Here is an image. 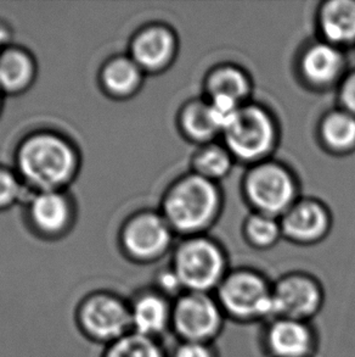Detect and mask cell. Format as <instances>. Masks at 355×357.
<instances>
[{
  "instance_id": "obj_1",
  "label": "cell",
  "mask_w": 355,
  "mask_h": 357,
  "mask_svg": "<svg viewBox=\"0 0 355 357\" xmlns=\"http://www.w3.org/2000/svg\"><path fill=\"white\" fill-rule=\"evenodd\" d=\"M19 165L24 178L44 192H52L72 177L76 156L56 135H34L19 150Z\"/></svg>"
},
{
  "instance_id": "obj_2",
  "label": "cell",
  "mask_w": 355,
  "mask_h": 357,
  "mask_svg": "<svg viewBox=\"0 0 355 357\" xmlns=\"http://www.w3.org/2000/svg\"><path fill=\"white\" fill-rule=\"evenodd\" d=\"M214 293L224 314L236 322L273 319V285L255 271L226 273Z\"/></svg>"
},
{
  "instance_id": "obj_3",
  "label": "cell",
  "mask_w": 355,
  "mask_h": 357,
  "mask_svg": "<svg viewBox=\"0 0 355 357\" xmlns=\"http://www.w3.org/2000/svg\"><path fill=\"white\" fill-rule=\"evenodd\" d=\"M219 206V195L210 179L200 174L182 179L166 200L169 223L182 232H196L211 222Z\"/></svg>"
},
{
  "instance_id": "obj_4",
  "label": "cell",
  "mask_w": 355,
  "mask_h": 357,
  "mask_svg": "<svg viewBox=\"0 0 355 357\" xmlns=\"http://www.w3.org/2000/svg\"><path fill=\"white\" fill-rule=\"evenodd\" d=\"M226 319L216 295L184 291L173 300L171 331L179 342L213 344L224 328Z\"/></svg>"
},
{
  "instance_id": "obj_5",
  "label": "cell",
  "mask_w": 355,
  "mask_h": 357,
  "mask_svg": "<svg viewBox=\"0 0 355 357\" xmlns=\"http://www.w3.org/2000/svg\"><path fill=\"white\" fill-rule=\"evenodd\" d=\"M172 268L184 291L213 293L226 275V257L214 243L192 239L178 249Z\"/></svg>"
},
{
  "instance_id": "obj_6",
  "label": "cell",
  "mask_w": 355,
  "mask_h": 357,
  "mask_svg": "<svg viewBox=\"0 0 355 357\" xmlns=\"http://www.w3.org/2000/svg\"><path fill=\"white\" fill-rule=\"evenodd\" d=\"M273 319L312 322L325 301L322 287L306 273H290L273 284Z\"/></svg>"
},
{
  "instance_id": "obj_7",
  "label": "cell",
  "mask_w": 355,
  "mask_h": 357,
  "mask_svg": "<svg viewBox=\"0 0 355 357\" xmlns=\"http://www.w3.org/2000/svg\"><path fill=\"white\" fill-rule=\"evenodd\" d=\"M226 144L236 156L253 160L268 153L273 145V122L260 107H240L224 130Z\"/></svg>"
},
{
  "instance_id": "obj_8",
  "label": "cell",
  "mask_w": 355,
  "mask_h": 357,
  "mask_svg": "<svg viewBox=\"0 0 355 357\" xmlns=\"http://www.w3.org/2000/svg\"><path fill=\"white\" fill-rule=\"evenodd\" d=\"M247 195L268 216L283 213L293 202L296 188L286 169L278 165H262L247 177Z\"/></svg>"
},
{
  "instance_id": "obj_9",
  "label": "cell",
  "mask_w": 355,
  "mask_h": 357,
  "mask_svg": "<svg viewBox=\"0 0 355 357\" xmlns=\"http://www.w3.org/2000/svg\"><path fill=\"white\" fill-rule=\"evenodd\" d=\"M81 322L93 338L113 343L132 331L130 307L115 296L94 295L83 303Z\"/></svg>"
},
{
  "instance_id": "obj_10",
  "label": "cell",
  "mask_w": 355,
  "mask_h": 357,
  "mask_svg": "<svg viewBox=\"0 0 355 357\" xmlns=\"http://www.w3.org/2000/svg\"><path fill=\"white\" fill-rule=\"evenodd\" d=\"M263 343L271 357H313L317 332L308 321L276 317L267 322Z\"/></svg>"
},
{
  "instance_id": "obj_11",
  "label": "cell",
  "mask_w": 355,
  "mask_h": 357,
  "mask_svg": "<svg viewBox=\"0 0 355 357\" xmlns=\"http://www.w3.org/2000/svg\"><path fill=\"white\" fill-rule=\"evenodd\" d=\"M129 307L132 331L135 333L159 339L172 328L173 300L159 290L140 294Z\"/></svg>"
},
{
  "instance_id": "obj_12",
  "label": "cell",
  "mask_w": 355,
  "mask_h": 357,
  "mask_svg": "<svg viewBox=\"0 0 355 357\" xmlns=\"http://www.w3.org/2000/svg\"><path fill=\"white\" fill-rule=\"evenodd\" d=\"M123 241L132 255L149 260L161 255L171 241L167 223L155 215H141L125 228Z\"/></svg>"
},
{
  "instance_id": "obj_13",
  "label": "cell",
  "mask_w": 355,
  "mask_h": 357,
  "mask_svg": "<svg viewBox=\"0 0 355 357\" xmlns=\"http://www.w3.org/2000/svg\"><path fill=\"white\" fill-rule=\"evenodd\" d=\"M329 225L325 208L312 202L293 206L285 215L283 229L288 237L298 241H313L322 237Z\"/></svg>"
},
{
  "instance_id": "obj_14",
  "label": "cell",
  "mask_w": 355,
  "mask_h": 357,
  "mask_svg": "<svg viewBox=\"0 0 355 357\" xmlns=\"http://www.w3.org/2000/svg\"><path fill=\"white\" fill-rule=\"evenodd\" d=\"M173 50L174 38L168 29H145L133 43V61L140 68L157 70L168 63Z\"/></svg>"
},
{
  "instance_id": "obj_15",
  "label": "cell",
  "mask_w": 355,
  "mask_h": 357,
  "mask_svg": "<svg viewBox=\"0 0 355 357\" xmlns=\"http://www.w3.org/2000/svg\"><path fill=\"white\" fill-rule=\"evenodd\" d=\"M322 27L331 42L347 43L355 39V1L335 0L322 11Z\"/></svg>"
},
{
  "instance_id": "obj_16",
  "label": "cell",
  "mask_w": 355,
  "mask_h": 357,
  "mask_svg": "<svg viewBox=\"0 0 355 357\" xmlns=\"http://www.w3.org/2000/svg\"><path fill=\"white\" fill-rule=\"evenodd\" d=\"M342 56L329 44H317L308 50L302 60L306 77L317 84L332 82L341 71Z\"/></svg>"
},
{
  "instance_id": "obj_17",
  "label": "cell",
  "mask_w": 355,
  "mask_h": 357,
  "mask_svg": "<svg viewBox=\"0 0 355 357\" xmlns=\"http://www.w3.org/2000/svg\"><path fill=\"white\" fill-rule=\"evenodd\" d=\"M31 215L37 227L47 233L58 232L68 222L70 208L65 199L54 192H44L34 199Z\"/></svg>"
},
{
  "instance_id": "obj_18",
  "label": "cell",
  "mask_w": 355,
  "mask_h": 357,
  "mask_svg": "<svg viewBox=\"0 0 355 357\" xmlns=\"http://www.w3.org/2000/svg\"><path fill=\"white\" fill-rule=\"evenodd\" d=\"M33 76V63L19 50H9L0 55V87L16 92L29 84Z\"/></svg>"
},
{
  "instance_id": "obj_19",
  "label": "cell",
  "mask_w": 355,
  "mask_h": 357,
  "mask_svg": "<svg viewBox=\"0 0 355 357\" xmlns=\"http://www.w3.org/2000/svg\"><path fill=\"white\" fill-rule=\"evenodd\" d=\"M250 91L248 79L234 68H224L212 75L208 81V92L211 98H226L240 102Z\"/></svg>"
},
{
  "instance_id": "obj_20",
  "label": "cell",
  "mask_w": 355,
  "mask_h": 357,
  "mask_svg": "<svg viewBox=\"0 0 355 357\" xmlns=\"http://www.w3.org/2000/svg\"><path fill=\"white\" fill-rule=\"evenodd\" d=\"M105 357H167L159 339L145 337L130 331L111 344Z\"/></svg>"
},
{
  "instance_id": "obj_21",
  "label": "cell",
  "mask_w": 355,
  "mask_h": 357,
  "mask_svg": "<svg viewBox=\"0 0 355 357\" xmlns=\"http://www.w3.org/2000/svg\"><path fill=\"white\" fill-rule=\"evenodd\" d=\"M106 88L117 96L133 92L140 82V68L127 59H117L106 66L104 75Z\"/></svg>"
},
{
  "instance_id": "obj_22",
  "label": "cell",
  "mask_w": 355,
  "mask_h": 357,
  "mask_svg": "<svg viewBox=\"0 0 355 357\" xmlns=\"http://www.w3.org/2000/svg\"><path fill=\"white\" fill-rule=\"evenodd\" d=\"M322 132L329 146L348 149L355 144V117L345 112L332 114L324 122Z\"/></svg>"
},
{
  "instance_id": "obj_23",
  "label": "cell",
  "mask_w": 355,
  "mask_h": 357,
  "mask_svg": "<svg viewBox=\"0 0 355 357\" xmlns=\"http://www.w3.org/2000/svg\"><path fill=\"white\" fill-rule=\"evenodd\" d=\"M182 122L187 133L196 139L211 138L212 135L221 130L212 115L210 104L200 102L187 107Z\"/></svg>"
},
{
  "instance_id": "obj_24",
  "label": "cell",
  "mask_w": 355,
  "mask_h": 357,
  "mask_svg": "<svg viewBox=\"0 0 355 357\" xmlns=\"http://www.w3.org/2000/svg\"><path fill=\"white\" fill-rule=\"evenodd\" d=\"M196 169L203 178L211 179L226 176L230 169V156L216 146L205 149L196 158Z\"/></svg>"
},
{
  "instance_id": "obj_25",
  "label": "cell",
  "mask_w": 355,
  "mask_h": 357,
  "mask_svg": "<svg viewBox=\"0 0 355 357\" xmlns=\"http://www.w3.org/2000/svg\"><path fill=\"white\" fill-rule=\"evenodd\" d=\"M247 234L250 241L258 246L274 244L278 237V226L271 216L257 215L247 223Z\"/></svg>"
},
{
  "instance_id": "obj_26",
  "label": "cell",
  "mask_w": 355,
  "mask_h": 357,
  "mask_svg": "<svg viewBox=\"0 0 355 357\" xmlns=\"http://www.w3.org/2000/svg\"><path fill=\"white\" fill-rule=\"evenodd\" d=\"M172 357H218V354L211 343L179 342Z\"/></svg>"
},
{
  "instance_id": "obj_27",
  "label": "cell",
  "mask_w": 355,
  "mask_h": 357,
  "mask_svg": "<svg viewBox=\"0 0 355 357\" xmlns=\"http://www.w3.org/2000/svg\"><path fill=\"white\" fill-rule=\"evenodd\" d=\"M19 194V184L14 174L0 169V206L13 203Z\"/></svg>"
},
{
  "instance_id": "obj_28",
  "label": "cell",
  "mask_w": 355,
  "mask_h": 357,
  "mask_svg": "<svg viewBox=\"0 0 355 357\" xmlns=\"http://www.w3.org/2000/svg\"><path fill=\"white\" fill-rule=\"evenodd\" d=\"M341 98L345 107L355 115V73L343 84Z\"/></svg>"
}]
</instances>
